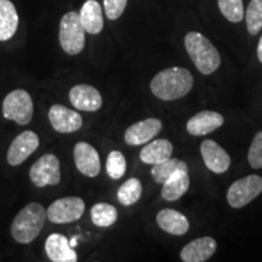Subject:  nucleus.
Returning a JSON list of instances; mask_svg holds the SVG:
<instances>
[{
  "label": "nucleus",
  "mask_w": 262,
  "mask_h": 262,
  "mask_svg": "<svg viewBox=\"0 0 262 262\" xmlns=\"http://www.w3.org/2000/svg\"><path fill=\"white\" fill-rule=\"evenodd\" d=\"M193 75L186 68H166L150 81V91L163 101H175L186 96L193 88Z\"/></svg>",
  "instance_id": "obj_1"
},
{
  "label": "nucleus",
  "mask_w": 262,
  "mask_h": 262,
  "mask_svg": "<svg viewBox=\"0 0 262 262\" xmlns=\"http://www.w3.org/2000/svg\"><path fill=\"white\" fill-rule=\"evenodd\" d=\"M47 219V209L40 203H29L14 219L11 225L12 238L19 244L32 243L40 234Z\"/></svg>",
  "instance_id": "obj_2"
},
{
  "label": "nucleus",
  "mask_w": 262,
  "mask_h": 262,
  "mask_svg": "<svg viewBox=\"0 0 262 262\" xmlns=\"http://www.w3.org/2000/svg\"><path fill=\"white\" fill-rule=\"evenodd\" d=\"M185 48L202 74L209 75L220 67L221 57L217 49L202 33L189 32L185 37Z\"/></svg>",
  "instance_id": "obj_3"
},
{
  "label": "nucleus",
  "mask_w": 262,
  "mask_h": 262,
  "mask_svg": "<svg viewBox=\"0 0 262 262\" xmlns=\"http://www.w3.org/2000/svg\"><path fill=\"white\" fill-rule=\"evenodd\" d=\"M60 44L68 55H78L85 47V28L78 12L70 11L63 15L60 24Z\"/></svg>",
  "instance_id": "obj_4"
},
{
  "label": "nucleus",
  "mask_w": 262,
  "mask_h": 262,
  "mask_svg": "<svg viewBox=\"0 0 262 262\" xmlns=\"http://www.w3.org/2000/svg\"><path fill=\"white\" fill-rule=\"evenodd\" d=\"M33 101L26 90L17 89L6 95L3 102V116L18 125H27L33 118Z\"/></svg>",
  "instance_id": "obj_5"
},
{
  "label": "nucleus",
  "mask_w": 262,
  "mask_h": 262,
  "mask_svg": "<svg viewBox=\"0 0 262 262\" xmlns=\"http://www.w3.org/2000/svg\"><path fill=\"white\" fill-rule=\"evenodd\" d=\"M262 193V178L249 175L239 179L231 185L227 192L228 204L234 209H241L249 204Z\"/></svg>",
  "instance_id": "obj_6"
},
{
  "label": "nucleus",
  "mask_w": 262,
  "mask_h": 262,
  "mask_svg": "<svg viewBox=\"0 0 262 262\" xmlns=\"http://www.w3.org/2000/svg\"><path fill=\"white\" fill-rule=\"evenodd\" d=\"M29 178L38 188L58 185L61 181L60 160L51 153L41 156L29 169Z\"/></svg>",
  "instance_id": "obj_7"
},
{
  "label": "nucleus",
  "mask_w": 262,
  "mask_h": 262,
  "mask_svg": "<svg viewBox=\"0 0 262 262\" xmlns=\"http://www.w3.org/2000/svg\"><path fill=\"white\" fill-rule=\"evenodd\" d=\"M85 203L80 196H64L55 201L49 206L47 216L52 224H70L83 216Z\"/></svg>",
  "instance_id": "obj_8"
},
{
  "label": "nucleus",
  "mask_w": 262,
  "mask_h": 262,
  "mask_svg": "<svg viewBox=\"0 0 262 262\" xmlns=\"http://www.w3.org/2000/svg\"><path fill=\"white\" fill-rule=\"evenodd\" d=\"M39 137L34 131L27 130L19 134L18 136L15 137L8 149V155L6 159L8 163L12 166H17L28 159L35 150L38 149Z\"/></svg>",
  "instance_id": "obj_9"
},
{
  "label": "nucleus",
  "mask_w": 262,
  "mask_h": 262,
  "mask_svg": "<svg viewBox=\"0 0 262 262\" xmlns=\"http://www.w3.org/2000/svg\"><path fill=\"white\" fill-rule=\"evenodd\" d=\"M49 120L57 133L71 134L83 126V118L78 112L62 104H54L49 111Z\"/></svg>",
  "instance_id": "obj_10"
},
{
  "label": "nucleus",
  "mask_w": 262,
  "mask_h": 262,
  "mask_svg": "<svg viewBox=\"0 0 262 262\" xmlns=\"http://www.w3.org/2000/svg\"><path fill=\"white\" fill-rule=\"evenodd\" d=\"M163 124L157 118H148L129 126L125 131L124 140L130 146H140L152 141L162 130Z\"/></svg>",
  "instance_id": "obj_11"
},
{
  "label": "nucleus",
  "mask_w": 262,
  "mask_h": 262,
  "mask_svg": "<svg viewBox=\"0 0 262 262\" xmlns=\"http://www.w3.org/2000/svg\"><path fill=\"white\" fill-rule=\"evenodd\" d=\"M74 163L77 169L88 176L96 178L101 171V160L97 150L86 142H78L73 150Z\"/></svg>",
  "instance_id": "obj_12"
},
{
  "label": "nucleus",
  "mask_w": 262,
  "mask_h": 262,
  "mask_svg": "<svg viewBox=\"0 0 262 262\" xmlns=\"http://www.w3.org/2000/svg\"><path fill=\"white\" fill-rule=\"evenodd\" d=\"M70 100L74 108L84 112H96L102 107V96L100 91L86 84H79L72 88Z\"/></svg>",
  "instance_id": "obj_13"
},
{
  "label": "nucleus",
  "mask_w": 262,
  "mask_h": 262,
  "mask_svg": "<svg viewBox=\"0 0 262 262\" xmlns=\"http://www.w3.org/2000/svg\"><path fill=\"white\" fill-rule=\"evenodd\" d=\"M201 153L206 168L212 172H226L229 169V166H231V157L215 141H203L201 145Z\"/></svg>",
  "instance_id": "obj_14"
},
{
  "label": "nucleus",
  "mask_w": 262,
  "mask_h": 262,
  "mask_svg": "<svg viewBox=\"0 0 262 262\" xmlns=\"http://www.w3.org/2000/svg\"><path fill=\"white\" fill-rule=\"evenodd\" d=\"M217 243L211 237H201L182 248L180 257L185 262H205L216 253Z\"/></svg>",
  "instance_id": "obj_15"
},
{
  "label": "nucleus",
  "mask_w": 262,
  "mask_h": 262,
  "mask_svg": "<svg viewBox=\"0 0 262 262\" xmlns=\"http://www.w3.org/2000/svg\"><path fill=\"white\" fill-rule=\"evenodd\" d=\"M45 251L52 262H75L78 254L63 234L52 233L45 241Z\"/></svg>",
  "instance_id": "obj_16"
},
{
  "label": "nucleus",
  "mask_w": 262,
  "mask_h": 262,
  "mask_svg": "<svg viewBox=\"0 0 262 262\" xmlns=\"http://www.w3.org/2000/svg\"><path fill=\"white\" fill-rule=\"evenodd\" d=\"M225 118L214 111H203L187 122V131L193 136H204L224 125Z\"/></svg>",
  "instance_id": "obj_17"
},
{
  "label": "nucleus",
  "mask_w": 262,
  "mask_h": 262,
  "mask_svg": "<svg viewBox=\"0 0 262 262\" xmlns=\"http://www.w3.org/2000/svg\"><path fill=\"white\" fill-rule=\"evenodd\" d=\"M157 224L163 231L172 235H183L188 232L189 222L185 215L173 209H163L157 214Z\"/></svg>",
  "instance_id": "obj_18"
},
{
  "label": "nucleus",
  "mask_w": 262,
  "mask_h": 262,
  "mask_svg": "<svg viewBox=\"0 0 262 262\" xmlns=\"http://www.w3.org/2000/svg\"><path fill=\"white\" fill-rule=\"evenodd\" d=\"M18 14L14 3L0 0V41H8L18 28Z\"/></svg>",
  "instance_id": "obj_19"
},
{
  "label": "nucleus",
  "mask_w": 262,
  "mask_h": 262,
  "mask_svg": "<svg viewBox=\"0 0 262 262\" xmlns=\"http://www.w3.org/2000/svg\"><path fill=\"white\" fill-rule=\"evenodd\" d=\"M80 21L89 34H98L103 29V15L101 5L96 0H88L81 6Z\"/></svg>",
  "instance_id": "obj_20"
},
{
  "label": "nucleus",
  "mask_w": 262,
  "mask_h": 262,
  "mask_svg": "<svg viewBox=\"0 0 262 262\" xmlns=\"http://www.w3.org/2000/svg\"><path fill=\"white\" fill-rule=\"evenodd\" d=\"M172 143L165 139H159L147 145L141 149L140 159L145 164H155L162 163L164 160L169 159L172 155Z\"/></svg>",
  "instance_id": "obj_21"
},
{
  "label": "nucleus",
  "mask_w": 262,
  "mask_h": 262,
  "mask_svg": "<svg viewBox=\"0 0 262 262\" xmlns=\"http://www.w3.org/2000/svg\"><path fill=\"white\" fill-rule=\"evenodd\" d=\"M189 182L191 180H189L188 171L179 170L163 183L162 196L168 202L179 201L188 191Z\"/></svg>",
  "instance_id": "obj_22"
},
{
  "label": "nucleus",
  "mask_w": 262,
  "mask_h": 262,
  "mask_svg": "<svg viewBox=\"0 0 262 262\" xmlns=\"http://www.w3.org/2000/svg\"><path fill=\"white\" fill-rule=\"evenodd\" d=\"M179 170H183V171H188L187 164L182 160L175 159V158H169L164 160L162 163L155 164L153 165L152 170H150V173H152V178L155 179L157 183H163L166 181L169 178L175 173Z\"/></svg>",
  "instance_id": "obj_23"
},
{
  "label": "nucleus",
  "mask_w": 262,
  "mask_h": 262,
  "mask_svg": "<svg viewBox=\"0 0 262 262\" xmlns=\"http://www.w3.org/2000/svg\"><path fill=\"white\" fill-rule=\"evenodd\" d=\"M118 219V211L108 203H97L91 208V220L97 227H110Z\"/></svg>",
  "instance_id": "obj_24"
},
{
  "label": "nucleus",
  "mask_w": 262,
  "mask_h": 262,
  "mask_svg": "<svg viewBox=\"0 0 262 262\" xmlns=\"http://www.w3.org/2000/svg\"><path fill=\"white\" fill-rule=\"evenodd\" d=\"M142 195V183L139 179H129L118 189V201L124 206L134 205Z\"/></svg>",
  "instance_id": "obj_25"
},
{
  "label": "nucleus",
  "mask_w": 262,
  "mask_h": 262,
  "mask_svg": "<svg viewBox=\"0 0 262 262\" xmlns=\"http://www.w3.org/2000/svg\"><path fill=\"white\" fill-rule=\"evenodd\" d=\"M244 16L248 32L256 35L262 29V0H251Z\"/></svg>",
  "instance_id": "obj_26"
},
{
  "label": "nucleus",
  "mask_w": 262,
  "mask_h": 262,
  "mask_svg": "<svg viewBox=\"0 0 262 262\" xmlns=\"http://www.w3.org/2000/svg\"><path fill=\"white\" fill-rule=\"evenodd\" d=\"M217 4L221 14L229 22L238 24L243 19L245 15L243 0H217Z\"/></svg>",
  "instance_id": "obj_27"
},
{
  "label": "nucleus",
  "mask_w": 262,
  "mask_h": 262,
  "mask_svg": "<svg viewBox=\"0 0 262 262\" xmlns=\"http://www.w3.org/2000/svg\"><path fill=\"white\" fill-rule=\"evenodd\" d=\"M106 170L108 176L112 180H119L126 171L125 157L119 150H112L107 157Z\"/></svg>",
  "instance_id": "obj_28"
},
{
  "label": "nucleus",
  "mask_w": 262,
  "mask_h": 262,
  "mask_svg": "<svg viewBox=\"0 0 262 262\" xmlns=\"http://www.w3.org/2000/svg\"><path fill=\"white\" fill-rule=\"evenodd\" d=\"M249 164L254 169H262V131L256 134L248 153Z\"/></svg>",
  "instance_id": "obj_29"
},
{
  "label": "nucleus",
  "mask_w": 262,
  "mask_h": 262,
  "mask_svg": "<svg viewBox=\"0 0 262 262\" xmlns=\"http://www.w3.org/2000/svg\"><path fill=\"white\" fill-rule=\"evenodd\" d=\"M127 0H104V11L106 16L110 19H118L123 15L124 10L126 8Z\"/></svg>",
  "instance_id": "obj_30"
},
{
  "label": "nucleus",
  "mask_w": 262,
  "mask_h": 262,
  "mask_svg": "<svg viewBox=\"0 0 262 262\" xmlns=\"http://www.w3.org/2000/svg\"><path fill=\"white\" fill-rule=\"evenodd\" d=\"M257 57H258V61L262 63V37L260 38V40H258V45H257Z\"/></svg>",
  "instance_id": "obj_31"
},
{
  "label": "nucleus",
  "mask_w": 262,
  "mask_h": 262,
  "mask_svg": "<svg viewBox=\"0 0 262 262\" xmlns=\"http://www.w3.org/2000/svg\"><path fill=\"white\" fill-rule=\"evenodd\" d=\"M70 245L72 248H75V245H77V239L75 238H72L70 241Z\"/></svg>",
  "instance_id": "obj_32"
}]
</instances>
